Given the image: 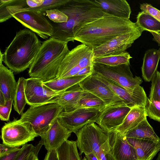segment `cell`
Wrapping results in <instances>:
<instances>
[{
    "mask_svg": "<svg viewBox=\"0 0 160 160\" xmlns=\"http://www.w3.org/2000/svg\"><path fill=\"white\" fill-rule=\"evenodd\" d=\"M58 9L68 16V20L52 23L53 32L51 37L68 42H74L76 35L83 27L107 14L93 0H69Z\"/></svg>",
    "mask_w": 160,
    "mask_h": 160,
    "instance_id": "obj_1",
    "label": "cell"
},
{
    "mask_svg": "<svg viewBox=\"0 0 160 160\" xmlns=\"http://www.w3.org/2000/svg\"><path fill=\"white\" fill-rule=\"evenodd\" d=\"M141 30L130 19L107 14L83 27L74 39L93 49L119 35Z\"/></svg>",
    "mask_w": 160,
    "mask_h": 160,
    "instance_id": "obj_2",
    "label": "cell"
},
{
    "mask_svg": "<svg viewBox=\"0 0 160 160\" xmlns=\"http://www.w3.org/2000/svg\"><path fill=\"white\" fill-rule=\"evenodd\" d=\"M68 43L51 37L43 42L29 68V76L43 82L56 78L62 62L70 51Z\"/></svg>",
    "mask_w": 160,
    "mask_h": 160,
    "instance_id": "obj_3",
    "label": "cell"
},
{
    "mask_svg": "<svg viewBox=\"0 0 160 160\" xmlns=\"http://www.w3.org/2000/svg\"><path fill=\"white\" fill-rule=\"evenodd\" d=\"M36 33L26 28L17 32L4 54L3 62L13 72L29 68L41 45Z\"/></svg>",
    "mask_w": 160,
    "mask_h": 160,
    "instance_id": "obj_4",
    "label": "cell"
},
{
    "mask_svg": "<svg viewBox=\"0 0 160 160\" xmlns=\"http://www.w3.org/2000/svg\"><path fill=\"white\" fill-rule=\"evenodd\" d=\"M64 108L54 102L30 106L21 115L20 119L30 122L38 136L43 135L58 118Z\"/></svg>",
    "mask_w": 160,
    "mask_h": 160,
    "instance_id": "obj_5",
    "label": "cell"
},
{
    "mask_svg": "<svg viewBox=\"0 0 160 160\" xmlns=\"http://www.w3.org/2000/svg\"><path fill=\"white\" fill-rule=\"evenodd\" d=\"M94 55L92 49L82 44L70 51L59 68L56 78L75 76L82 68L93 65Z\"/></svg>",
    "mask_w": 160,
    "mask_h": 160,
    "instance_id": "obj_6",
    "label": "cell"
},
{
    "mask_svg": "<svg viewBox=\"0 0 160 160\" xmlns=\"http://www.w3.org/2000/svg\"><path fill=\"white\" fill-rule=\"evenodd\" d=\"M130 64L110 66L93 63L94 71L125 88L135 92L142 87L140 85L142 80L139 77H134L130 68Z\"/></svg>",
    "mask_w": 160,
    "mask_h": 160,
    "instance_id": "obj_7",
    "label": "cell"
},
{
    "mask_svg": "<svg viewBox=\"0 0 160 160\" xmlns=\"http://www.w3.org/2000/svg\"><path fill=\"white\" fill-rule=\"evenodd\" d=\"M38 136L30 122L14 118L2 127L0 137L3 144L19 147Z\"/></svg>",
    "mask_w": 160,
    "mask_h": 160,
    "instance_id": "obj_8",
    "label": "cell"
},
{
    "mask_svg": "<svg viewBox=\"0 0 160 160\" xmlns=\"http://www.w3.org/2000/svg\"><path fill=\"white\" fill-rule=\"evenodd\" d=\"M77 144L81 155L93 152L97 156L101 146L108 139L107 133L94 122L88 124L76 133Z\"/></svg>",
    "mask_w": 160,
    "mask_h": 160,
    "instance_id": "obj_9",
    "label": "cell"
},
{
    "mask_svg": "<svg viewBox=\"0 0 160 160\" xmlns=\"http://www.w3.org/2000/svg\"><path fill=\"white\" fill-rule=\"evenodd\" d=\"M11 16L43 39H48L52 35L53 26L44 12L35 10L19 11L12 13Z\"/></svg>",
    "mask_w": 160,
    "mask_h": 160,
    "instance_id": "obj_10",
    "label": "cell"
},
{
    "mask_svg": "<svg viewBox=\"0 0 160 160\" xmlns=\"http://www.w3.org/2000/svg\"><path fill=\"white\" fill-rule=\"evenodd\" d=\"M101 111L94 108H80L69 112L63 111L58 118L64 127L75 133L85 125L96 122Z\"/></svg>",
    "mask_w": 160,
    "mask_h": 160,
    "instance_id": "obj_11",
    "label": "cell"
},
{
    "mask_svg": "<svg viewBox=\"0 0 160 160\" xmlns=\"http://www.w3.org/2000/svg\"><path fill=\"white\" fill-rule=\"evenodd\" d=\"M78 84L83 90L92 94L102 100L106 106L126 105L107 85L92 74Z\"/></svg>",
    "mask_w": 160,
    "mask_h": 160,
    "instance_id": "obj_12",
    "label": "cell"
},
{
    "mask_svg": "<svg viewBox=\"0 0 160 160\" xmlns=\"http://www.w3.org/2000/svg\"><path fill=\"white\" fill-rule=\"evenodd\" d=\"M143 31L141 30L119 35L92 49L94 59L107 55L126 51L141 36Z\"/></svg>",
    "mask_w": 160,
    "mask_h": 160,
    "instance_id": "obj_13",
    "label": "cell"
},
{
    "mask_svg": "<svg viewBox=\"0 0 160 160\" xmlns=\"http://www.w3.org/2000/svg\"><path fill=\"white\" fill-rule=\"evenodd\" d=\"M131 108L125 105L106 106L96 122L106 132H112L122 123Z\"/></svg>",
    "mask_w": 160,
    "mask_h": 160,
    "instance_id": "obj_14",
    "label": "cell"
},
{
    "mask_svg": "<svg viewBox=\"0 0 160 160\" xmlns=\"http://www.w3.org/2000/svg\"><path fill=\"white\" fill-rule=\"evenodd\" d=\"M43 82L38 78L26 79L25 91L27 104L34 106L45 103L59 94L46 87Z\"/></svg>",
    "mask_w": 160,
    "mask_h": 160,
    "instance_id": "obj_15",
    "label": "cell"
},
{
    "mask_svg": "<svg viewBox=\"0 0 160 160\" xmlns=\"http://www.w3.org/2000/svg\"><path fill=\"white\" fill-rule=\"evenodd\" d=\"M92 74L107 85L127 106L131 108L138 106H145L148 98L143 87L135 92H132L94 71Z\"/></svg>",
    "mask_w": 160,
    "mask_h": 160,
    "instance_id": "obj_16",
    "label": "cell"
},
{
    "mask_svg": "<svg viewBox=\"0 0 160 160\" xmlns=\"http://www.w3.org/2000/svg\"><path fill=\"white\" fill-rule=\"evenodd\" d=\"M72 132L64 127L57 118L42 136L39 142L48 151L56 150L68 140Z\"/></svg>",
    "mask_w": 160,
    "mask_h": 160,
    "instance_id": "obj_17",
    "label": "cell"
},
{
    "mask_svg": "<svg viewBox=\"0 0 160 160\" xmlns=\"http://www.w3.org/2000/svg\"><path fill=\"white\" fill-rule=\"evenodd\" d=\"M110 133V153L114 160H138L135 148L125 136L115 131Z\"/></svg>",
    "mask_w": 160,
    "mask_h": 160,
    "instance_id": "obj_18",
    "label": "cell"
},
{
    "mask_svg": "<svg viewBox=\"0 0 160 160\" xmlns=\"http://www.w3.org/2000/svg\"><path fill=\"white\" fill-rule=\"evenodd\" d=\"M126 138L135 148L138 160H152L160 151V141Z\"/></svg>",
    "mask_w": 160,
    "mask_h": 160,
    "instance_id": "obj_19",
    "label": "cell"
},
{
    "mask_svg": "<svg viewBox=\"0 0 160 160\" xmlns=\"http://www.w3.org/2000/svg\"><path fill=\"white\" fill-rule=\"evenodd\" d=\"M104 12L118 18L129 19L131 12L126 0H93Z\"/></svg>",
    "mask_w": 160,
    "mask_h": 160,
    "instance_id": "obj_20",
    "label": "cell"
},
{
    "mask_svg": "<svg viewBox=\"0 0 160 160\" xmlns=\"http://www.w3.org/2000/svg\"><path fill=\"white\" fill-rule=\"evenodd\" d=\"M84 92L78 83L59 93L46 103H57L63 107L64 111H71Z\"/></svg>",
    "mask_w": 160,
    "mask_h": 160,
    "instance_id": "obj_21",
    "label": "cell"
},
{
    "mask_svg": "<svg viewBox=\"0 0 160 160\" xmlns=\"http://www.w3.org/2000/svg\"><path fill=\"white\" fill-rule=\"evenodd\" d=\"M17 86L13 72L0 63V92L6 101H14Z\"/></svg>",
    "mask_w": 160,
    "mask_h": 160,
    "instance_id": "obj_22",
    "label": "cell"
},
{
    "mask_svg": "<svg viewBox=\"0 0 160 160\" xmlns=\"http://www.w3.org/2000/svg\"><path fill=\"white\" fill-rule=\"evenodd\" d=\"M147 113L144 106L133 107L126 116L122 123L114 131L123 135L147 118Z\"/></svg>",
    "mask_w": 160,
    "mask_h": 160,
    "instance_id": "obj_23",
    "label": "cell"
},
{
    "mask_svg": "<svg viewBox=\"0 0 160 160\" xmlns=\"http://www.w3.org/2000/svg\"><path fill=\"white\" fill-rule=\"evenodd\" d=\"M141 68L142 76L146 82H150L157 71L160 60V48L158 49H151L145 52Z\"/></svg>",
    "mask_w": 160,
    "mask_h": 160,
    "instance_id": "obj_24",
    "label": "cell"
},
{
    "mask_svg": "<svg viewBox=\"0 0 160 160\" xmlns=\"http://www.w3.org/2000/svg\"><path fill=\"white\" fill-rule=\"evenodd\" d=\"M126 138L160 141V138L156 134L147 118L136 127L127 132L124 135Z\"/></svg>",
    "mask_w": 160,
    "mask_h": 160,
    "instance_id": "obj_25",
    "label": "cell"
},
{
    "mask_svg": "<svg viewBox=\"0 0 160 160\" xmlns=\"http://www.w3.org/2000/svg\"><path fill=\"white\" fill-rule=\"evenodd\" d=\"M87 76H74L62 78H56L43 82L46 87L54 92L59 93L78 83Z\"/></svg>",
    "mask_w": 160,
    "mask_h": 160,
    "instance_id": "obj_26",
    "label": "cell"
},
{
    "mask_svg": "<svg viewBox=\"0 0 160 160\" xmlns=\"http://www.w3.org/2000/svg\"><path fill=\"white\" fill-rule=\"evenodd\" d=\"M28 8L27 0H0V22L12 17L11 14L16 11Z\"/></svg>",
    "mask_w": 160,
    "mask_h": 160,
    "instance_id": "obj_27",
    "label": "cell"
},
{
    "mask_svg": "<svg viewBox=\"0 0 160 160\" xmlns=\"http://www.w3.org/2000/svg\"><path fill=\"white\" fill-rule=\"evenodd\" d=\"M129 53L126 51L103 56L94 59L93 62L110 66L123 64H130L132 58Z\"/></svg>",
    "mask_w": 160,
    "mask_h": 160,
    "instance_id": "obj_28",
    "label": "cell"
},
{
    "mask_svg": "<svg viewBox=\"0 0 160 160\" xmlns=\"http://www.w3.org/2000/svg\"><path fill=\"white\" fill-rule=\"evenodd\" d=\"M77 142L67 140L56 150L58 160H81Z\"/></svg>",
    "mask_w": 160,
    "mask_h": 160,
    "instance_id": "obj_29",
    "label": "cell"
},
{
    "mask_svg": "<svg viewBox=\"0 0 160 160\" xmlns=\"http://www.w3.org/2000/svg\"><path fill=\"white\" fill-rule=\"evenodd\" d=\"M106 106L105 103L100 99L92 94L85 91L71 111L83 108H94L102 110Z\"/></svg>",
    "mask_w": 160,
    "mask_h": 160,
    "instance_id": "obj_30",
    "label": "cell"
},
{
    "mask_svg": "<svg viewBox=\"0 0 160 160\" xmlns=\"http://www.w3.org/2000/svg\"><path fill=\"white\" fill-rule=\"evenodd\" d=\"M136 19V23L143 31L160 32V22L148 13L142 11L139 12Z\"/></svg>",
    "mask_w": 160,
    "mask_h": 160,
    "instance_id": "obj_31",
    "label": "cell"
},
{
    "mask_svg": "<svg viewBox=\"0 0 160 160\" xmlns=\"http://www.w3.org/2000/svg\"><path fill=\"white\" fill-rule=\"evenodd\" d=\"M25 79L22 77L19 78L13 104L14 110L19 115L23 113L25 106L27 104L25 91Z\"/></svg>",
    "mask_w": 160,
    "mask_h": 160,
    "instance_id": "obj_32",
    "label": "cell"
},
{
    "mask_svg": "<svg viewBox=\"0 0 160 160\" xmlns=\"http://www.w3.org/2000/svg\"><path fill=\"white\" fill-rule=\"evenodd\" d=\"M69 1V0H44L42 4L38 7L28 8L20 9L14 12L19 11L35 10L40 11L45 13L48 10L58 9L61 6L67 3Z\"/></svg>",
    "mask_w": 160,
    "mask_h": 160,
    "instance_id": "obj_33",
    "label": "cell"
},
{
    "mask_svg": "<svg viewBox=\"0 0 160 160\" xmlns=\"http://www.w3.org/2000/svg\"><path fill=\"white\" fill-rule=\"evenodd\" d=\"M144 107L148 116L160 122V102L151 101L148 98Z\"/></svg>",
    "mask_w": 160,
    "mask_h": 160,
    "instance_id": "obj_34",
    "label": "cell"
},
{
    "mask_svg": "<svg viewBox=\"0 0 160 160\" xmlns=\"http://www.w3.org/2000/svg\"><path fill=\"white\" fill-rule=\"evenodd\" d=\"M151 86L149 99L152 101L160 102V72L157 71L151 80Z\"/></svg>",
    "mask_w": 160,
    "mask_h": 160,
    "instance_id": "obj_35",
    "label": "cell"
},
{
    "mask_svg": "<svg viewBox=\"0 0 160 160\" xmlns=\"http://www.w3.org/2000/svg\"><path fill=\"white\" fill-rule=\"evenodd\" d=\"M42 146L38 142L36 146L32 144H26L22 146L21 152L17 160H31L33 154L39 152Z\"/></svg>",
    "mask_w": 160,
    "mask_h": 160,
    "instance_id": "obj_36",
    "label": "cell"
},
{
    "mask_svg": "<svg viewBox=\"0 0 160 160\" xmlns=\"http://www.w3.org/2000/svg\"><path fill=\"white\" fill-rule=\"evenodd\" d=\"M47 16L53 22L60 23L66 22L68 16L58 9H53L46 11Z\"/></svg>",
    "mask_w": 160,
    "mask_h": 160,
    "instance_id": "obj_37",
    "label": "cell"
},
{
    "mask_svg": "<svg viewBox=\"0 0 160 160\" xmlns=\"http://www.w3.org/2000/svg\"><path fill=\"white\" fill-rule=\"evenodd\" d=\"M13 101L9 100L6 101L4 106L0 105V118L2 121L9 120Z\"/></svg>",
    "mask_w": 160,
    "mask_h": 160,
    "instance_id": "obj_38",
    "label": "cell"
},
{
    "mask_svg": "<svg viewBox=\"0 0 160 160\" xmlns=\"http://www.w3.org/2000/svg\"><path fill=\"white\" fill-rule=\"evenodd\" d=\"M140 9L142 11L148 13L160 22V10L147 3L141 4Z\"/></svg>",
    "mask_w": 160,
    "mask_h": 160,
    "instance_id": "obj_39",
    "label": "cell"
},
{
    "mask_svg": "<svg viewBox=\"0 0 160 160\" xmlns=\"http://www.w3.org/2000/svg\"><path fill=\"white\" fill-rule=\"evenodd\" d=\"M110 145L109 138L100 147L97 156L98 160H107V156L110 153Z\"/></svg>",
    "mask_w": 160,
    "mask_h": 160,
    "instance_id": "obj_40",
    "label": "cell"
},
{
    "mask_svg": "<svg viewBox=\"0 0 160 160\" xmlns=\"http://www.w3.org/2000/svg\"><path fill=\"white\" fill-rule=\"evenodd\" d=\"M19 147H15L3 144H0V157L8 154L18 149Z\"/></svg>",
    "mask_w": 160,
    "mask_h": 160,
    "instance_id": "obj_41",
    "label": "cell"
},
{
    "mask_svg": "<svg viewBox=\"0 0 160 160\" xmlns=\"http://www.w3.org/2000/svg\"><path fill=\"white\" fill-rule=\"evenodd\" d=\"M21 151V148H19L12 152L0 157V160H17Z\"/></svg>",
    "mask_w": 160,
    "mask_h": 160,
    "instance_id": "obj_42",
    "label": "cell"
},
{
    "mask_svg": "<svg viewBox=\"0 0 160 160\" xmlns=\"http://www.w3.org/2000/svg\"><path fill=\"white\" fill-rule=\"evenodd\" d=\"M93 71V65L88 66L82 69L75 76H87L88 77L92 75Z\"/></svg>",
    "mask_w": 160,
    "mask_h": 160,
    "instance_id": "obj_43",
    "label": "cell"
},
{
    "mask_svg": "<svg viewBox=\"0 0 160 160\" xmlns=\"http://www.w3.org/2000/svg\"><path fill=\"white\" fill-rule=\"evenodd\" d=\"M44 0H27V4L29 8H36L42 5Z\"/></svg>",
    "mask_w": 160,
    "mask_h": 160,
    "instance_id": "obj_44",
    "label": "cell"
},
{
    "mask_svg": "<svg viewBox=\"0 0 160 160\" xmlns=\"http://www.w3.org/2000/svg\"><path fill=\"white\" fill-rule=\"evenodd\" d=\"M88 160H98L96 155L93 152L85 154Z\"/></svg>",
    "mask_w": 160,
    "mask_h": 160,
    "instance_id": "obj_45",
    "label": "cell"
},
{
    "mask_svg": "<svg viewBox=\"0 0 160 160\" xmlns=\"http://www.w3.org/2000/svg\"><path fill=\"white\" fill-rule=\"evenodd\" d=\"M150 32L153 36V40L156 42L160 47V38L156 35L153 32Z\"/></svg>",
    "mask_w": 160,
    "mask_h": 160,
    "instance_id": "obj_46",
    "label": "cell"
},
{
    "mask_svg": "<svg viewBox=\"0 0 160 160\" xmlns=\"http://www.w3.org/2000/svg\"><path fill=\"white\" fill-rule=\"evenodd\" d=\"M6 101L2 93L0 92V105L4 106L5 104Z\"/></svg>",
    "mask_w": 160,
    "mask_h": 160,
    "instance_id": "obj_47",
    "label": "cell"
},
{
    "mask_svg": "<svg viewBox=\"0 0 160 160\" xmlns=\"http://www.w3.org/2000/svg\"><path fill=\"white\" fill-rule=\"evenodd\" d=\"M39 152L34 153L31 158V160H39L38 155Z\"/></svg>",
    "mask_w": 160,
    "mask_h": 160,
    "instance_id": "obj_48",
    "label": "cell"
},
{
    "mask_svg": "<svg viewBox=\"0 0 160 160\" xmlns=\"http://www.w3.org/2000/svg\"><path fill=\"white\" fill-rule=\"evenodd\" d=\"M0 63H2L3 61L4 54L0 51Z\"/></svg>",
    "mask_w": 160,
    "mask_h": 160,
    "instance_id": "obj_49",
    "label": "cell"
},
{
    "mask_svg": "<svg viewBox=\"0 0 160 160\" xmlns=\"http://www.w3.org/2000/svg\"><path fill=\"white\" fill-rule=\"evenodd\" d=\"M107 160H114L110 153L107 155Z\"/></svg>",
    "mask_w": 160,
    "mask_h": 160,
    "instance_id": "obj_50",
    "label": "cell"
},
{
    "mask_svg": "<svg viewBox=\"0 0 160 160\" xmlns=\"http://www.w3.org/2000/svg\"><path fill=\"white\" fill-rule=\"evenodd\" d=\"M156 35L160 38V32H153Z\"/></svg>",
    "mask_w": 160,
    "mask_h": 160,
    "instance_id": "obj_51",
    "label": "cell"
},
{
    "mask_svg": "<svg viewBox=\"0 0 160 160\" xmlns=\"http://www.w3.org/2000/svg\"><path fill=\"white\" fill-rule=\"evenodd\" d=\"M156 160H160V152L159 153L158 157Z\"/></svg>",
    "mask_w": 160,
    "mask_h": 160,
    "instance_id": "obj_52",
    "label": "cell"
},
{
    "mask_svg": "<svg viewBox=\"0 0 160 160\" xmlns=\"http://www.w3.org/2000/svg\"><path fill=\"white\" fill-rule=\"evenodd\" d=\"M82 160H88L85 157H84Z\"/></svg>",
    "mask_w": 160,
    "mask_h": 160,
    "instance_id": "obj_53",
    "label": "cell"
}]
</instances>
